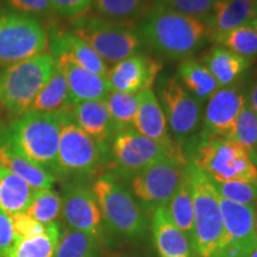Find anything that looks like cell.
I'll return each mask as SVG.
<instances>
[{
    "label": "cell",
    "instance_id": "6da1fadb",
    "mask_svg": "<svg viewBox=\"0 0 257 257\" xmlns=\"http://www.w3.org/2000/svg\"><path fill=\"white\" fill-rule=\"evenodd\" d=\"M91 188L100 207L107 245L140 244L148 238L152 216L136 200L126 182L105 172L96 176Z\"/></svg>",
    "mask_w": 257,
    "mask_h": 257
},
{
    "label": "cell",
    "instance_id": "7a4b0ae2",
    "mask_svg": "<svg viewBox=\"0 0 257 257\" xmlns=\"http://www.w3.org/2000/svg\"><path fill=\"white\" fill-rule=\"evenodd\" d=\"M143 44L168 59H187L200 50L210 32L204 19L154 4L137 29Z\"/></svg>",
    "mask_w": 257,
    "mask_h": 257
},
{
    "label": "cell",
    "instance_id": "3957f363",
    "mask_svg": "<svg viewBox=\"0 0 257 257\" xmlns=\"http://www.w3.org/2000/svg\"><path fill=\"white\" fill-rule=\"evenodd\" d=\"M60 136L59 113L28 111L6 126L4 143L55 176Z\"/></svg>",
    "mask_w": 257,
    "mask_h": 257
},
{
    "label": "cell",
    "instance_id": "277c9868",
    "mask_svg": "<svg viewBox=\"0 0 257 257\" xmlns=\"http://www.w3.org/2000/svg\"><path fill=\"white\" fill-rule=\"evenodd\" d=\"M186 159L214 181L257 184V168L249 150L225 137L200 136Z\"/></svg>",
    "mask_w": 257,
    "mask_h": 257
},
{
    "label": "cell",
    "instance_id": "5b68a950",
    "mask_svg": "<svg viewBox=\"0 0 257 257\" xmlns=\"http://www.w3.org/2000/svg\"><path fill=\"white\" fill-rule=\"evenodd\" d=\"M56 63L50 53L30 57L0 70V104L12 119L30 110L49 81Z\"/></svg>",
    "mask_w": 257,
    "mask_h": 257
},
{
    "label": "cell",
    "instance_id": "8992f818",
    "mask_svg": "<svg viewBox=\"0 0 257 257\" xmlns=\"http://www.w3.org/2000/svg\"><path fill=\"white\" fill-rule=\"evenodd\" d=\"M61 136L56 180L86 182L96 178L105 165V155L94 141L78 126L69 111L61 112Z\"/></svg>",
    "mask_w": 257,
    "mask_h": 257
},
{
    "label": "cell",
    "instance_id": "52a82bcc",
    "mask_svg": "<svg viewBox=\"0 0 257 257\" xmlns=\"http://www.w3.org/2000/svg\"><path fill=\"white\" fill-rule=\"evenodd\" d=\"M186 174L191 186L194 206V257H212L224 231L219 195L211 179L193 163H187Z\"/></svg>",
    "mask_w": 257,
    "mask_h": 257
},
{
    "label": "cell",
    "instance_id": "ba28073f",
    "mask_svg": "<svg viewBox=\"0 0 257 257\" xmlns=\"http://www.w3.org/2000/svg\"><path fill=\"white\" fill-rule=\"evenodd\" d=\"M69 30L85 41L106 63L115 64L137 55L143 46L133 28L99 16L85 15L72 19Z\"/></svg>",
    "mask_w": 257,
    "mask_h": 257
},
{
    "label": "cell",
    "instance_id": "9c48e42d",
    "mask_svg": "<svg viewBox=\"0 0 257 257\" xmlns=\"http://www.w3.org/2000/svg\"><path fill=\"white\" fill-rule=\"evenodd\" d=\"M157 98L166 114L170 135L186 156L201 135V102L173 76L159 82Z\"/></svg>",
    "mask_w": 257,
    "mask_h": 257
},
{
    "label": "cell",
    "instance_id": "30bf717a",
    "mask_svg": "<svg viewBox=\"0 0 257 257\" xmlns=\"http://www.w3.org/2000/svg\"><path fill=\"white\" fill-rule=\"evenodd\" d=\"M165 157L186 160L185 156L170 153L155 141L138 134L135 128H128L113 135L106 154L104 167L107 169V173L126 182L134 175Z\"/></svg>",
    "mask_w": 257,
    "mask_h": 257
},
{
    "label": "cell",
    "instance_id": "8fae6325",
    "mask_svg": "<svg viewBox=\"0 0 257 257\" xmlns=\"http://www.w3.org/2000/svg\"><path fill=\"white\" fill-rule=\"evenodd\" d=\"M48 29L43 22L0 10V67L11 66L47 53Z\"/></svg>",
    "mask_w": 257,
    "mask_h": 257
},
{
    "label": "cell",
    "instance_id": "7c38bea8",
    "mask_svg": "<svg viewBox=\"0 0 257 257\" xmlns=\"http://www.w3.org/2000/svg\"><path fill=\"white\" fill-rule=\"evenodd\" d=\"M187 161L165 157L127 180L130 189L141 206L149 213L167 206L184 178Z\"/></svg>",
    "mask_w": 257,
    "mask_h": 257
},
{
    "label": "cell",
    "instance_id": "4fadbf2b",
    "mask_svg": "<svg viewBox=\"0 0 257 257\" xmlns=\"http://www.w3.org/2000/svg\"><path fill=\"white\" fill-rule=\"evenodd\" d=\"M61 198V219L64 227L91 234L102 245H107L101 211L91 186L81 181H68L63 186Z\"/></svg>",
    "mask_w": 257,
    "mask_h": 257
},
{
    "label": "cell",
    "instance_id": "5bb4252c",
    "mask_svg": "<svg viewBox=\"0 0 257 257\" xmlns=\"http://www.w3.org/2000/svg\"><path fill=\"white\" fill-rule=\"evenodd\" d=\"M224 231L212 257H249L257 245V206L236 204L219 197Z\"/></svg>",
    "mask_w": 257,
    "mask_h": 257
},
{
    "label": "cell",
    "instance_id": "9a60e30c",
    "mask_svg": "<svg viewBox=\"0 0 257 257\" xmlns=\"http://www.w3.org/2000/svg\"><path fill=\"white\" fill-rule=\"evenodd\" d=\"M245 101V95L236 86L218 89L207 100L206 108L202 113L200 136L226 138L232 131Z\"/></svg>",
    "mask_w": 257,
    "mask_h": 257
},
{
    "label": "cell",
    "instance_id": "2e32d148",
    "mask_svg": "<svg viewBox=\"0 0 257 257\" xmlns=\"http://www.w3.org/2000/svg\"><path fill=\"white\" fill-rule=\"evenodd\" d=\"M161 69L162 63L160 61L137 54L113 64L106 79L112 91L137 94L143 89L152 88Z\"/></svg>",
    "mask_w": 257,
    "mask_h": 257
},
{
    "label": "cell",
    "instance_id": "e0dca14e",
    "mask_svg": "<svg viewBox=\"0 0 257 257\" xmlns=\"http://www.w3.org/2000/svg\"><path fill=\"white\" fill-rule=\"evenodd\" d=\"M138 98H140V106H138V112L134 123L135 130L138 134L165 147L170 153L179 156H185V154L182 153V150L170 135L166 114L160 104L159 98L153 92V89H143L138 93Z\"/></svg>",
    "mask_w": 257,
    "mask_h": 257
},
{
    "label": "cell",
    "instance_id": "ac0fdd59",
    "mask_svg": "<svg viewBox=\"0 0 257 257\" xmlns=\"http://www.w3.org/2000/svg\"><path fill=\"white\" fill-rule=\"evenodd\" d=\"M68 85L72 105L91 100H105L112 88L107 79L73 62L64 54L53 56Z\"/></svg>",
    "mask_w": 257,
    "mask_h": 257
},
{
    "label": "cell",
    "instance_id": "d6986e66",
    "mask_svg": "<svg viewBox=\"0 0 257 257\" xmlns=\"http://www.w3.org/2000/svg\"><path fill=\"white\" fill-rule=\"evenodd\" d=\"M48 36L51 56L64 54L82 68L104 78L107 76V63L72 30H62L60 28L51 27L48 30Z\"/></svg>",
    "mask_w": 257,
    "mask_h": 257
},
{
    "label": "cell",
    "instance_id": "ffe728a7",
    "mask_svg": "<svg viewBox=\"0 0 257 257\" xmlns=\"http://www.w3.org/2000/svg\"><path fill=\"white\" fill-rule=\"evenodd\" d=\"M69 113L83 133L87 134L98 144L106 159L108 146L114 135L106 101L91 100L79 102L70 108Z\"/></svg>",
    "mask_w": 257,
    "mask_h": 257
},
{
    "label": "cell",
    "instance_id": "44dd1931",
    "mask_svg": "<svg viewBox=\"0 0 257 257\" xmlns=\"http://www.w3.org/2000/svg\"><path fill=\"white\" fill-rule=\"evenodd\" d=\"M256 5L253 0H214L210 14L204 19L210 40L249 25L256 18Z\"/></svg>",
    "mask_w": 257,
    "mask_h": 257
},
{
    "label": "cell",
    "instance_id": "7402d4cb",
    "mask_svg": "<svg viewBox=\"0 0 257 257\" xmlns=\"http://www.w3.org/2000/svg\"><path fill=\"white\" fill-rule=\"evenodd\" d=\"M150 233L159 257H194L191 243L169 217L167 206L152 213Z\"/></svg>",
    "mask_w": 257,
    "mask_h": 257
},
{
    "label": "cell",
    "instance_id": "603a6c76",
    "mask_svg": "<svg viewBox=\"0 0 257 257\" xmlns=\"http://www.w3.org/2000/svg\"><path fill=\"white\" fill-rule=\"evenodd\" d=\"M202 63L210 70L220 87L232 86L249 68L251 60L245 59L223 47L214 46L202 56Z\"/></svg>",
    "mask_w": 257,
    "mask_h": 257
},
{
    "label": "cell",
    "instance_id": "cb8c5ba5",
    "mask_svg": "<svg viewBox=\"0 0 257 257\" xmlns=\"http://www.w3.org/2000/svg\"><path fill=\"white\" fill-rule=\"evenodd\" d=\"M0 166L15 173L32 189H51L56 182L50 172L31 162L6 143L0 146Z\"/></svg>",
    "mask_w": 257,
    "mask_h": 257
},
{
    "label": "cell",
    "instance_id": "d4e9b609",
    "mask_svg": "<svg viewBox=\"0 0 257 257\" xmlns=\"http://www.w3.org/2000/svg\"><path fill=\"white\" fill-rule=\"evenodd\" d=\"M179 81L201 104L207 101L221 88L205 64L197 59L187 57L181 61L178 68Z\"/></svg>",
    "mask_w": 257,
    "mask_h": 257
},
{
    "label": "cell",
    "instance_id": "484cf974",
    "mask_svg": "<svg viewBox=\"0 0 257 257\" xmlns=\"http://www.w3.org/2000/svg\"><path fill=\"white\" fill-rule=\"evenodd\" d=\"M73 107L69 89L62 70L56 66L49 81L38 93L30 110L46 113H61Z\"/></svg>",
    "mask_w": 257,
    "mask_h": 257
},
{
    "label": "cell",
    "instance_id": "4316f807",
    "mask_svg": "<svg viewBox=\"0 0 257 257\" xmlns=\"http://www.w3.org/2000/svg\"><path fill=\"white\" fill-rule=\"evenodd\" d=\"M35 189L11 170L0 166V210L12 216L27 210Z\"/></svg>",
    "mask_w": 257,
    "mask_h": 257
},
{
    "label": "cell",
    "instance_id": "83f0119b",
    "mask_svg": "<svg viewBox=\"0 0 257 257\" xmlns=\"http://www.w3.org/2000/svg\"><path fill=\"white\" fill-rule=\"evenodd\" d=\"M61 230L60 223L55 221L48 224L42 234L31 238H16L5 257H55Z\"/></svg>",
    "mask_w": 257,
    "mask_h": 257
},
{
    "label": "cell",
    "instance_id": "f1b7e54d",
    "mask_svg": "<svg viewBox=\"0 0 257 257\" xmlns=\"http://www.w3.org/2000/svg\"><path fill=\"white\" fill-rule=\"evenodd\" d=\"M169 217L174 221L181 232L187 237L193 249V239H194V206H193V197L191 186H189L187 174L180 182L179 187L167 205Z\"/></svg>",
    "mask_w": 257,
    "mask_h": 257
},
{
    "label": "cell",
    "instance_id": "f546056e",
    "mask_svg": "<svg viewBox=\"0 0 257 257\" xmlns=\"http://www.w3.org/2000/svg\"><path fill=\"white\" fill-rule=\"evenodd\" d=\"M102 248L100 240L91 234L63 227L55 257H99Z\"/></svg>",
    "mask_w": 257,
    "mask_h": 257
},
{
    "label": "cell",
    "instance_id": "4dcf8cb0",
    "mask_svg": "<svg viewBox=\"0 0 257 257\" xmlns=\"http://www.w3.org/2000/svg\"><path fill=\"white\" fill-rule=\"evenodd\" d=\"M110 113L114 134L119 131L134 128L140 106V98L137 94L111 91L105 99Z\"/></svg>",
    "mask_w": 257,
    "mask_h": 257
},
{
    "label": "cell",
    "instance_id": "1f68e13d",
    "mask_svg": "<svg viewBox=\"0 0 257 257\" xmlns=\"http://www.w3.org/2000/svg\"><path fill=\"white\" fill-rule=\"evenodd\" d=\"M62 198L60 193L51 189H35L25 213L40 223L48 225L61 218Z\"/></svg>",
    "mask_w": 257,
    "mask_h": 257
},
{
    "label": "cell",
    "instance_id": "d6a6232c",
    "mask_svg": "<svg viewBox=\"0 0 257 257\" xmlns=\"http://www.w3.org/2000/svg\"><path fill=\"white\" fill-rule=\"evenodd\" d=\"M148 4L149 0H93L99 17L121 23L146 15Z\"/></svg>",
    "mask_w": 257,
    "mask_h": 257
},
{
    "label": "cell",
    "instance_id": "836d02e7",
    "mask_svg": "<svg viewBox=\"0 0 257 257\" xmlns=\"http://www.w3.org/2000/svg\"><path fill=\"white\" fill-rule=\"evenodd\" d=\"M212 42L248 60L257 57V31L250 24L220 35Z\"/></svg>",
    "mask_w": 257,
    "mask_h": 257
},
{
    "label": "cell",
    "instance_id": "e575fe53",
    "mask_svg": "<svg viewBox=\"0 0 257 257\" xmlns=\"http://www.w3.org/2000/svg\"><path fill=\"white\" fill-rule=\"evenodd\" d=\"M226 138L239 143L249 152L257 146V113L248 100L244 104L232 131Z\"/></svg>",
    "mask_w": 257,
    "mask_h": 257
},
{
    "label": "cell",
    "instance_id": "d590c367",
    "mask_svg": "<svg viewBox=\"0 0 257 257\" xmlns=\"http://www.w3.org/2000/svg\"><path fill=\"white\" fill-rule=\"evenodd\" d=\"M211 181L220 198L246 206H257V184L244 181L219 182L212 179Z\"/></svg>",
    "mask_w": 257,
    "mask_h": 257
},
{
    "label": "cell",
    "instance_id": "8d00e7d4",
    "mask_svg": "<svg viewBox=\"0 0 257 257\" xmlns=\"http://www.w3.org/2000/svg\"><path fill=\"white\" fill-rule=\"evenodd\" d=\"M2 9L15 14L36 18L38 21H49L54 14L49 0H0Z\"/></svg>",
    "mask_w": 257,
    "mask_h": 257
},
{
    "label": "cell",
    "instance_id": "74e56055",
    "mask_svg": "<svg viewBox=\"0 0 257 257\" xmlns=\"http://www.w3.org/2000/svg\"><path fill=\"white\" fill-rule=\"evenodd\" d=\"M214 0H155V4L179 14L205 19L210 14Z\"/></svg>",
    "mask_w": 257,
    "mask_h": 257
},
{
    "label": "cell",
    "instance_id": "f35d334b",
    "mask_svg": "<svg viewBox=\"0 0 257 257\" xmlns=\"http://www.w3.org/2000/svg\"><path fill=\"white\" fill-rule=\"evenodd\" d=\"M54 16L75 19L87 15L93 8V0H49Z\"/></svg>",
    "mask_w": 257,
    "mask_h": 257
},
{
    "label": "cell",
    "instance_id": "ab89813d",
    "mask_svg": "<svg viewBox=\"0 0 257 257\" xmlns=\"http://www.w3.org/2000/svg\"><path fill=\"white\" fill-rule=\"evenodd\" d=\"M10 217H11L16 238H31V237L42 234L47 229V225L28 216L25 212L12 214Z\"/></svg>",
    "mask_w": 257,
    "mask_h": 257
},
{
    "label": "cell",
    "instance_id": "60d3db41",
    "mask_svg": "<svg viewBox=\"0 0 257 257\" xmlns=\"http://www.w3.org/2000/svg\"><path fill=\"white\" fill-rule=\"evenodd\" d=\"M16 236L10 214L0 210V257H5L14 245Z\"/></svg>",
    "mask_w": 257,
    "mask_h": 257
},
{
    "label": "cell",
    "instance_id": "b9f144b4",
    "mask_svg": "<svg viewBox=\"0 0 257 257\" xmlns=\"http://www.w3.org/2000/svg\"><path fill=\"white\" fill-rule=\"evenodd\" d=\"M249 101V104L251 105V107L255 110V112L257 113V80L255 81V83L252 85L251 89L249 92V98L246 99Z\"/></svg>",
    "mask_w": 257,
    "mask_h": 257
},
{
    "label": "cell",
    "instance_id": "7bdbcfd3",
    "mask_svg": "<svg viewBox=\"0 0 257 257\" xmlns=\"http://www.w3.org/2000/svg\"><path fill=\"white\" fill-rule=\"evenodd\" d=\"M110 257H146L141 253H136V252H128V251H121V252H115L113 255H111Z\"/></svg>",
    "mask_w": 257,
    "mask_h": 257
},
{
    "label": "cell",
    "instance_id": "ee69618b",
    "mask_svg": "<svg viewBox=\"0 0 257 257\" xmlns=\"http://www.w3.org/2000/svg\"><path fill=\"white\" fill-rule=\"evenodd\" d=\"M5 134H6V125L3 123V121H0V146L4 144Z\"/></svg>",
    "mask_w": 257,
    "mask_h": 257
},
{
    "label": "cell",
    "instance_id": "f6af8a7d",
    "mask_svg": "<svg viewBox=\"0 0 257 257\" xmlns=\"http://www.w3.org/2000/svg\"><path fill=\"white\" fill-rule=\"evenodd\" d=\"M250 157H251V161L257 168V146L252 150H250Z\"/></svg>",
    "mask_w": 257,
    "mask_h": 257
},
{
    "label": "cell",
    "instance_id": "bcb514c9",
    "mask_svg": "<svg viewBox=\"0 0 257 257\" xmlns=\"http://www.w3.org/2000/svg\"><path fill=\"white\" fill-rule=\"evenodd\" d=\"M250 25H251V27L255 29V30L257 31V18H255L253 19V21L251 22V23H250Z\"/></svg>",
    "mask_w": 257,
    "mask_h": 257
},
{
    "label": "cell",
    "instance_id": "7dc6e473",
    "mask_svg": "<svg viewBox=\"0 0 257 257\" xmlns=\"http://www.w3.org/2000/svg\"><path fill=\"white\" fill-rule=\"evenodd\" d=\"M249 257H257V245H256V248L252 250V252L250 253Z\"/></svg>",
    "mask_w": 257,
    "mask_h": 257
},
{
    "label": "cell",
    "instance_id": "c3c4849f",
    "mask_svg": "<svg viewBox=\"0 0 257 257\" xmlns=\"http://www.w3.org/2000/svg\"><path fill=\"white\" fill-rule=\"evenodd\" d=\"M255 231H256V236H257V210H256V216H255Z\"/></svg>",
    "mask_w": 257,
    "mask_h": 257
},
{
    "label": "cell",
    "instance_id": "681fc988",
    "mask_svg": "<svg viewBox=\"0 0 257 257\" xmlns=\"http://www.w3.org/2000/svg\"><path fill=\"white\" fill-rule=\"evenodd\" d=\"M2 110H3V107H2V104H0V113H2Z\"/></svg>",
    "mask_w": 257,
    "mask_h": 257
},
{
    "label": "cell",
    "instance_id": "f907efd6",
    "mask_svg": "<svg viewBox=\"0 0 257 257\" xmlns=\"http://www.w3.org/2000/svg\"><path fill=\"white\" fill-rule=\"evenodd\" d=\"M256 18H257V5H256Z\"/></svg>",
    "mask_w": 257,
    "mask_h": 257
},
{
    "label": "cell",
    "instance_id": "816d5d0a",
    "mask_svg": "<svg viewBox=\"0 0 257 257\" xmlns=\"http://www.w3.org/2000/svg\"><path fill=\"white\" fill-rule=\"evenodd\" d=\"M253 2H255V3H257V0H253Z\"/></svg>",
    "mask_w": 257,
    "mask_h": 257
}]
</instances>
